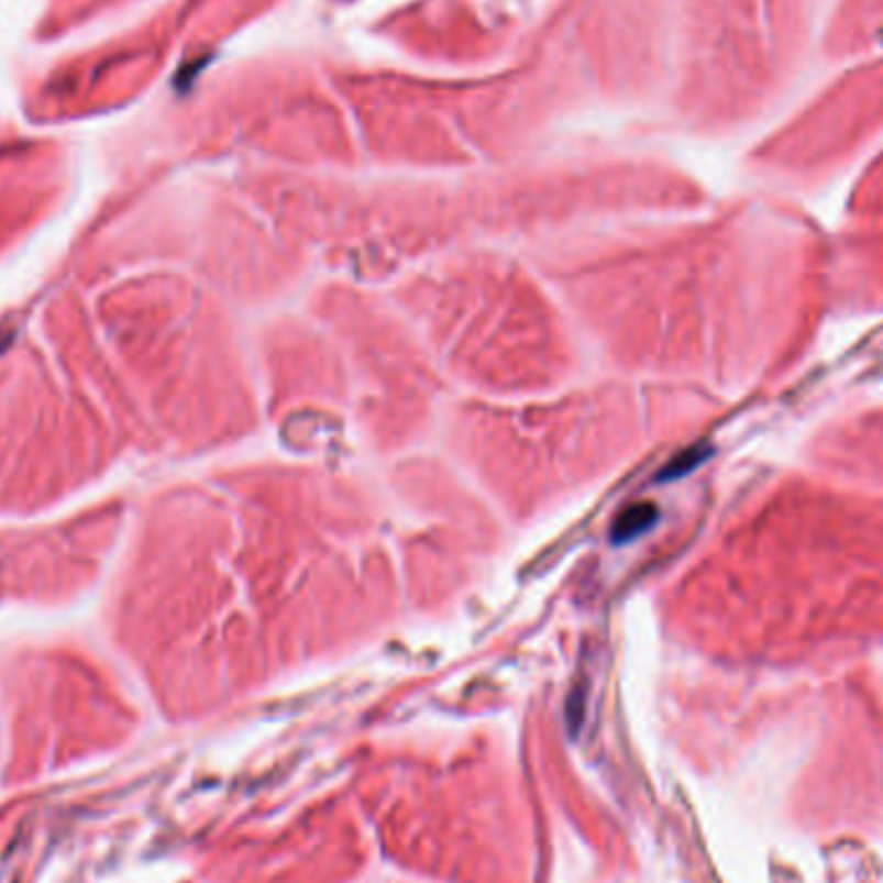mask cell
Instances as JSON below:
<instances>
[{
  "label": "cell",
  "instance_id": "6da1fadb",
  "mask_svg": "<svg viewBox=\"0 0 883 883\" xmlns=\"http://www.w3.org/2000/svg\"><path fill=\"white\" fill-rule=\"evenodd\" d=\"M659 511L654 504H633V507H628L622 515L615 519V527H612V540L615 543H628V540H633L641 536V532L649 530L651 525L656 522Z\"/></svg>",
  "mask_w": 883,
  "mask_h": 883
}]
</instances>
